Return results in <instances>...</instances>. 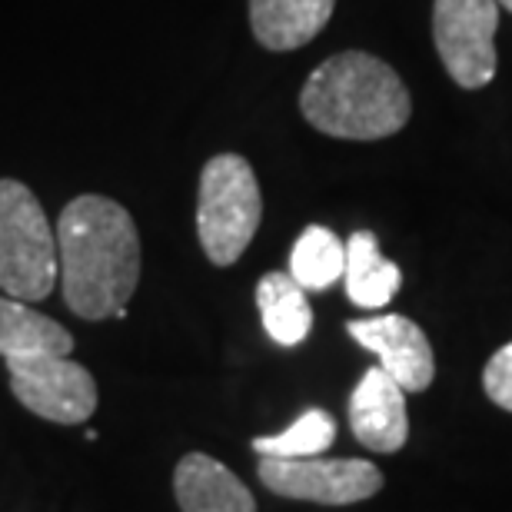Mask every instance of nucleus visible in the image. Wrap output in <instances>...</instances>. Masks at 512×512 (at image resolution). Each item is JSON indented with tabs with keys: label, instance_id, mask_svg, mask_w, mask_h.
Wrapping results in <instances>:
<instances>
[{
	"label": "nucleus",
	"instance_id": "9b49d317",
	"mask_svg": "<svg viewBox=\"0 0 512 512\" xmlns=\"http://www.w3.org/2000/svg\"><path fill=\"white\" fill-rule=\"evenodd\" d=\"M336 0H250V27L260 47L296 50L330 24Z\"/></svg>",
	"mask_w": 512,
	"mask_h": 512
},
{
	"label": "nucleus",
	"instance_id": "1a4fd4ad",
	"mask_svg": "<svg viewBox=\"0 0 512 512\" xmlns=\"http://www.w3.org/2000/svg\"><path fill=\"white\" fill-rule=\"evenodd\" d=\"M350 429L373 453H396L409 439L406 389L380 366L366 370L350 396Z\"/></svg>",
	"mask_w": 512,
	"mask_h": 512
},
{
	"label": "nucleus",
	"instance_id": "f257e3e1",
	"mask_svg": "<svg viewBox=\"0 0 512 512\" xmlns=\"http://www.w3.org/2000/svg\"><path fill=\"white\" fill-rule=\"evenodd\" d=\"M60 290L80 320H124L140 283V233L117 200L84 193L57 220Z\"/></svg>",
	"mask_w": 512,
	"mask_h": 512
},
{
	"label": "nucleus",
	"instance_id": "dca6fc26",
	"mask_svg": "<svg viewBox=\"0 0 512 512\" xmlns=\"http://www.w3.org/2000/svg\"><path fill=\"white\" fill-rule=\"evenodd\" d=\"M336 439V419L326 409H306L293 426L273 436H256L253 453L270 459H310L320 456L333 446Z\"/></svg>",
	"mask_w": 512,
	"mask_h": 512
},
{
	"label": "nucleus",
	"instance_id": "423d86ee",
	"mask_svg": "<svg viewBox=\"0 0 512 512\" xmlns=\"http://www.w3.org/2000/svg\"><path fill=\"white\" fill-rule=\"evenodd\" d=\"M260 483L276 496L323 506H350L383 489V473L370 459H270L260 456Z\"/></svg>",
	"mask_w": 512,
	"mask_h": 512
},
{
	"label": "nucleus",
	"instance_id": "39448f33",
	"mask_svg": "<svg viewBox=\"0 0 512 512\" xmlns=\"http://www.w3.org/2000/svg\"><path fill=\"white\" fill-rule=\"evenodd\" d=\"M496 0H436L433 37L446 74L459 87L479 90L496 77Z\"/></svg>",
	"mask_w": 512,
	"mask_h": 512
},
{
	"label": "nucleus",
	"instance_id": "6e6552de",
	"mask_svg": "<svg viewBox=\"0 0 512 512\" xmlns=\"http://www.w3.org/2000/svg\"><path fill=\"white\" fill-rule=\"evenodd\" d=\"M350 336L363 350L376 353L380 370H386L393 380L406 389V393H423L436 376L433 346H429L426 333L419 330L409 316L383 313L370 316V320H350Z\"/></svg>",
	"mask_w": 512,
	"mask_h": 512
},
{
	"label": "nucleus",
	"instance_id": "2eb2a0df",
	"mask_svg": "<svg viewBox=\"0 0 512 512\" xmlns=\"http://www.w3.org/2000/svg\"><path fill=\"white\" fill-rule=\"evenodd\" d=\"M346 270V243L330 227H306L293 243L290 253V276L306 293L330 290L336 280H343Z\"/></svg>",
	"mask_w": 512,
	"mask_h": 512
},
{
	"label": "nucleus",
	"instance_id": "a211bd4d",
	"mask_svg": "<svg viewBox=\"0 0 512 512\" xmlns=\"http://www.w3.org/2000/svg\"><path fill=\"white\" fill-rule=\"evenodd\" d=\"M496 4H499V7H506L509 14H512V0H496Z\"/></svg>",
	"mask_w": 512,
	"mask_h": 512
},
{
	"label": "nucleus",
	"instance_id": "0eeeda50",
	"mask_svg": "<svg viewBox=\"0 0 512 512\" xmlns=\"http://www.w3.org/2000/svg\"><path fill=\"white\" fill-rule=\"evenodd\" d=\"M10 393L30 413L60 426H80L97 413V383L87 366L70 356H40V360L7 363Z\"/></svg>",
	"mask_w": 512,
	"mask_h": 512
},
{
	"label": "nucleus",
	"instance_id": "9d476101",
	"mask_svg": "<svg viewBox=\"0 0 512 512\" xmlns=\"http://www.w3.org/2000/svg\"><path fill=\"white\" fill-rule=\"evenodd\" d=\"M173 493L180 512H256L250 489L207 453H187L180 459Z\"/></svg>",
	"mask_w": 512,
	"mask_h": 512
},
{
	"label": "nucleus",
	"instance_id": "ddd939ff",
	"mask_svg": "<svg viewBox=\"0 0 512 512\" xmlns=\"http://www.w3.org/2000/svg\"><path fill=\"white\" fill-rule=\"evenodd\" d=\"M346 296L360 306V310H383L393 300L403 273L393 260L380 253V240L370 230H356L346 240Z\"/></svg>",
	"mask_w": 512,
	"mask_h": 512
},
{
	"label": "nucleus",
	"instance_id": "7ed1b4c3",
	"mask_svg": "<svg viewBox=\"0 0 512 512\" xmlns=\"http://www.w3.org/2000/svg\"><path fill=\"white\" fill-rule=\"evenodd\" d=\"M263 220L260 183L240 153H217L200 173L197 233L213 266H233L253 243Z\"/></svg>",
	"mask_w": 512,
	"mask_h": 512
},
{
	"label": "nucleus",
	"instance_id": "4468645a",
	"mask_svg": "<svg viewBox=\"0 0 512 512\" xmlns=\"http://www.w3.org/2000/svg\"><path fill=\"white\" fill-rule=\"evenodd\" d=\"M256 306L263 316V330L276 346H300L313 330L306 290L290 273H266L256 283Z\"/></svg>",
	"mask_w": 512,
	"mask_h": 512
},
{
	"label": "nucleus",
	"instance_id": "20e7f679",
	"mask_svg": "<svg viewBox=\"0 0 512 512\" xmlns=\"http://www.w3.org/2000/svg\"><path fill=\"white\" fill-rule=\"evenodd\" d=\"M60 280L57 240L34 190L20 180H0V290L37 303Z\"/></svg>",
	"mask_w": 512,
	"mask_h": 512
},
{
	"label": "nucleus",
	"instance_id": "f8f14e48",
	"mask_svg": "<svg viewBox=\"0 0 512 512\" xmlns=\"http://www.w3.org/2000/svg\"><path fill=\"white\" fill-rule=\"evenodd\" d=\"M74 336L50 316L30 310L24 300L0 296V356L14 360H40V356H70Z\"/></svg>",
	"mask_w": 512,
	"mask_h": 512
},
{
	"label": "nucleus",
	"instance_id": "f3484780",
	"mask_svg": "<svg viewBox=\"0 0 512 512\" xmlns=\"http://www.w3.org/2000/svg\"><path fill=\"white\" fill-rule=\"evenodd\" d=\"M483 389L499 409L512 413V343L493 353V360L483 370Z\"/></svg>",
	"mask_w": 512,
	"mask_h": 512
},
{
	"label": "nucleus",
	"instance_id": "f03ea898",
	"mask_svg": "<svg viewBox=\"0 0 512 512\" xmlns=\"http://www.w3.org/2000/svg\"><path fill=\"white\" fill-rule=\"evenodd\" d=\"M300 110L326 137L386 140L409 124V90L386 60L346 50L323 60L303 84Z\"/></svg>",
	"mask_w": 512,
	"mask_h": 512
}]
</instances>
